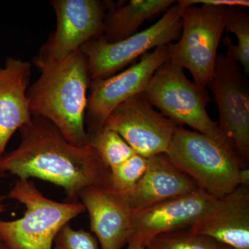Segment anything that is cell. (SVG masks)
<instances>
[{
	"mask_svg": "<svg viewBox=\"0 0 249 249\" xmlns=\"http://www.w3.org/2000/svg\"><path fill=\"white\" fill-rule=\"evenodd\" d=\"M20 134L19 146L0 158V175L53 183L65 190L70 202H76L88 187L108 188L110 169L91 144L70 143L53 124L37 116L23 126Z\"/></svg>",
	"mask_w": 249,
	"mask_h": 249,
	"instance_id": "1",
	"label": "cell"
},
{
	"mask_svg": "<svg viewBox=\"0 0 249 249\" xmlns=\"http://www.w3.org/2000/svg\"><path fill=\"white\" fill-rule=\"evenodd\" d=\"M36 65L41 74L27 91L31 114L50 121L70 143L88 146L85 111L90 79L84 53L80 49L60 60Z\"/></svg>",
	"mask_w": 249,
	"mask_h": 249,
	"instance_id": "2",
	"label": "cell"
},
{
	"mask_svg": "<svg viewBox=\"0 0 249 249\" xmlns=\"http://www.w3.org/2000/svg\"><path fill=\"white\" fill-rule=\"evenodd\" d=\"M165 155L203 191L217 199L240 186L241 170L247 168L227 142L179 126Z\"/></svg>",
	"mask_w": 249,
	"mask_h": 249,
	"instance_id": "3",
	"label": "cell"
},
{
	"mask_svg": "<svg viewBox=\"0 0 249 249\" xmlns=\"http://www.w3.org/2000/svg\"><path fill=\"white\" fill-rule=\"evenodd\" d=\"M7 196L26 207L22 217L0 219V236L11 249H53L60 229L86 211L81 203L46 197L30 179L18 178Z\"/></svg>",
	"mask_w": 249,
	"mask_h": 249,
	"instance_id": "4",
	"label": "cell"
},
{
	"mask_svg": "<svg viewBox=\"0 0 249 249\" xmlns=\"http://www.w3.org/2000/svg\"><path fill=\"white\" fill-rule=\"evenodd\" d=\"M141 94L178 125L187 124L196 132L230 145L206 111L211 98L206 88L188 79L182 67L168 60L157 70Z\"/></svg>",
	"mask_w": 249,
	"mask_h": 249,
	"instance_id": "5",
	"label": "cell"
},
{
	"mask_svg": "<svg viewBox=\"0 0 249 249\" xmlns=\"http://www.w3.org/2000/svg\"><path fill=\"white\" fill-rule=\"evenodd\" d=\"M181 7V36L178 42L168 45L169 60L188 70L193 82L206 88L213 76L218 47L231 8L206 5Z\"/></svg>",
	"mask_w": 249,
	"mask_h": 249,
	"instance_id": "6",
	"label": "cell"
},
{
	"mask_svg": "<svg viewBox=\"0 0 249 249\" xmlns=\"http://www.w3.org/2000/svg\"><path fill=\"white\" fill-rule=\"evenodd\" d=\"M181 14V6L175 3L151 27L124 40L108 42L100 37L82 46L80 49L88 60L90 80L114 76L151 49L178 40L182 28Z\"/></svg>",
	"mask_w": 249,
	"mask_h": 249,
	"instance_id": "7",
	"label": "cell"
},
{
	"mask_svg": "<svg viewBox=\"0 0 249 249\" xmlns=\"http://www.w3.org/2000/svg\"><path fill=\"white\" fill-rule=\"evenodd\" d=\"M209 87L219 110V128L245 167L249 160V85L238 62L218 54Z\"/></svg>",
	"mask_w": 249,
	"mask_h": 249,
	"instance_id": "8",
	"label": "cell"
},
{
	"mask_svg": "<svg viewBox=\"0 0 249 249\" xmlns=\"http://www.w3.org/2000/svg\"><path fill=\"white\" fill-rule=\"evenodd\" d=\"M168 45L142 55L140 60L117 75L90 80L85 119L88 137L99 133L117 106L143 91L157 70L169 60Z\"/></svg>",
	"mask_w": 249,
	"mask_h": 249,
	"instance_id": "9",
	"label": "cell"
},
{
	"mask_svg": "<svg viewBox=\"0 0 249 249\" xmlns=\"http://www.w3.org/2000/svg\"><path fill=\"white\" fill-rule=\"evenodd\" d=\"M178 127L139 93L111 111L103 128L115 131L136 153L150 158L166 153Z\"/></svg>",
	"mask_w": 249,
	"mask_h": 249,
	"instance_id": "10",
	"label": "cell"
},
{
	"mask_svg": "<svg viewBox=\"0 0 249 249\" xmlns=\"http://www.w3.org/2000/svg\"><path fill=\"white\" fill-rule=\"evenodd\" d=\"M57 26L34 63L58 60L87 42L102 37L108 1L52 0Z\"/></svg>",
	"mask_w": 249,
	"mask_h": 249,
	"instance_id": "11",
	"label": "cell"
},
{
	"mask_svg": "<svg viewBox=\"0 0 249 249\" xmlns=\"http://www.w3.org/2000/svg\"><path fill=\"white\" fill-rule=\"evenodd\" d=\"M219 199L200 189L146 209L132 211V237L147 246L156 236L193 227L216 207Z\"/></svg>",
	"mask_w": 249,
	"mask_h": 249,
	"instance_id": "12",
	"label": "cell"
},
{
	"mask_svg": "<svg viewBox=\"0 0 249 249\" xmlns=\"http://www.w3.org/2000/svg\"><path fill=\"white\" fill-rule=\"evenodd\" d=\"M78 198L89 213L90 228L101 249H121L134 234L132 210L122 194L106 187L89 186Z\"/></svg>",
	"mask_w": 249,
	"mask_h": 249,
	"instance_id": "13",
	"label": "cell"
},
{
	"mask_svg": "<svg viewBox=\"0 0 249 249\" xmlns=\"http://www.w3.org/2000/svg\"><path fill=\"white\" fill-rule=\"evenodd\" d=\"M192 231L234 249H249V188L239 186L219 199Z\"/></svg>",
	"mask_w": 249,
	"mask_h": 249,
	"instance_id": "14",
	"label": "cell"
},
{
	"mask_svg": "<svg viewBox=\"0 0 249 249\" xmlns=\"http://www.w3.org/2000/svg\"><path fill=\"white\" fill-rule=\"evenodd\" d=\"M200 189L165 154H160L148 158V166L142 178L133 188L121 194L132 211H136Z\"/></svg>",
	"mask_w": 249,
	"mask_h": 249,
	"instance_id": "15",
	"label": "cell"
},
{
	"mask_svg": "<svg viewBox=\"0 0 249 249\" xmlns=\"http://www.w3.org/2000/svg\"><path fill=\"white\" fill-rule=\"evenodd\" d=\"M31 64L21 59L8 58L0 68V158L18 129L32 119L27 96Z\"/></svg>",
	"mask_w": 249,
	"mask_h": 249,
	"instance_id": "16",
	"label": "cell"
},
{
	"mask_svg": "<svg viewBox=\"0 0 249 249\" xmlns=\"http://www.w3.org/2000/svg\"><path fill=\"white\" fill-rule=\"evenodd\" d=\"M175 2L173 0H131L115 4L108 1L102 37L108 42L124 40L137 34L145 21L165 13Z\"/></svg>",
	"mask_w": 249,
	"mask_h": 249,
	"instance_id": "17",
	"label": "cell"
},
{
	"mask_svg": "<svg viewBox=\"0 0 249 249\" xmlns=\"http://www.w3.org/2000/svg\"><path fill=\"white\" fill-rule=\"evenodd\" d=\"M226 29L235 35L236 45L226 41L227 55L238 62L245 73L249 72V15L246 8H231L229 10Z\"/></svg>",
	"mask_w": 249,
	"mask_h": 249,
	"instance_id": "18",
	"label": "cell"
},
{
	"mask_svg": "<svg viewBox=\"0 0 249 249\" xmlns=\"http://www.w3.org/2000/svg\"><path fill=\"white\" fill-rule=\"evenodd\" d=\"M89 139L91 146L109 169L137 154L117 132L111 129L103 128Z\"/></svg>",
	"mask_w": 249,
	"mask_h": 249,
	"instance_id": "19",
	"label": "cell"
},
{
	"mask_svg": "<svg viewBox=\"0 0 249 249\" xmlns=\"http://www.w3.org/2000/svg\"><path fill=\"white\" fill-rule=\"evenodd\" d=\"M148 166V158L138 154L121 164L110 168L108 188L122 193L133 188L142 178Z\"/></svg>",
	"mask_w": 249,
	"mask_h": 249,
	"instance_id": "20",
	"label": "cell"
},
{
	"mask_svg": "<svg viewBox=\"0 0 249 249\" xmlns=\"http://www.w3.org/2000/svg\"><path fill=\"white\" fill-rule=\"evenodd\" d=\"M220 247L212 239L190 230L156 236L147 244L146 249H219Z\"/></svg>",
	"mask_w": 249,
	"mask_h": 249,
	"instance_id": "21",
	"label": "cell"
},
{
	"mask_svg": "<svg viewBox=\"0 0 249 249\" xmlns=\"http://www.w3.org/2000/svg\"><path fill=\"white\" fill-rule=\"evenodd\" d=\"M52 249H99L98 241L90 232L64 226L57 234Z\"/></svg>",
	"mask_w": 249,
	"mask_h": 249,
	"instance_id": "22",
	"label": "cell"
},
{
	"mask_svg": "<svg viewBox=\"0 0 249 249\" xmlns=\"http://www.w3.org/2000/svg\"><path fill=\"white\" fill-rule=\"evenodd\" d=\"M181 6L188 5H206L223 8H247L249 7L248 0H180L177 1Z\"/></svg>",
	"mask_w": 249,
	"mask_h": 249,
	"instance_id": "23",
	"label": "cell"
},
{
	"mask_svg": "<svg viewBox=\"0 0 249 249\" xmlns=\"http://www.w3.org/2000/svg\"><path fill=\"white\" fill-rule=\"evenodd\" d=\"M127 249H146V246L138 239L131 237L127 242Z\"/></svg>",
	"mask_w": 249,
	"mask_h": 249,
	"instance_id": "24",
	"label": "cell"
},
{
	"mask_svg": "<svg viewBox=\"0 0 249 249\" xmlns=\"http://www.w3.org/2000/svg\"><path fill=\"white\" fill-rule=\"evenodd\" d=\"M240 186H249V170L248 168H242L240 175Z\"/></svg>",
	"mask_w": 249,
	"mask_h": 249,
	"instance_id": "25",
	"label": "cell"
},
{
	"mask_svg": "<svg viewBox=\"0 0 249 249\" xmlns=\"http://www.w3.org/2000/svg\"><path fill=\"white\" fill-rule=\"evenodd\" d=\"M6 196L0 194V214L3 213L6 211V206L5 204Z\"/></svg>",
	"mask_w": 249,
	"mask_h": 249,
	"instance_id": "26",
	"label": "cell"
},
{
	"mask_svg": "<svg viewBox=\"0 0 249 249\" xmlns=\"http://www.w3.org/2000/svg\"><path fill=\"white\" fill-rule=\"evenodd\" d=\"M0 249H11L4 240L1 238V236H0Z\"/></svg>",
	"mask_w": 249,
	"mask_h": 249,
	"instance_id": "27",
	"label": "cell"
},
{
	"mask_svg": "<svg viewBox=\"0 0 249 249\" xmlns=\"http://www.w3.org/2000/svg\"><path fill=\"white\" fill-rule=\"evenodd\" d=\"M219 249H234L230 248V247H225V246L221 245V247H219Z\"/></svg>",
	"mask_w": 249,
	"mask_h": 249,
	"instance_id": "28",
	"label": "cell"
}]
</instances>
